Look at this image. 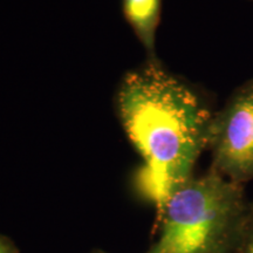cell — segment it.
Returning a JSON list of instances; mask_svg holds the SVG:
<instances>
[{
    "mask_svg": "<svg viewBox=\"0 0 253 253\" xmlns=\"http://www.w3.org/2000/svg\"><path fill=\"white\" fill-rule=\"evenodd\" d=\"M208 149L211 169L238 184L253 181V79L237 87L213 114Z\"/></svg>",
    "mask_w": 253,
    "mask_h": 253,
    "instance_id": "obj_3",
    "label": "cell"
},
{
    "mask_svg": "<svg viewBox=\"0 0 253 253\" xmlns=\"http://www.w3.org/2000/svg\"><path fill=\"white\" fill-rule=\"evenodd\" d=\"M89 253H108V252H104V251H102V250H93V251Z\"/></svg>",
    "mask_w": 253,
    "mask_h": 253,
    "instance_id": "obj_7",
    "label": "cell"
},
{
    "mask_svg": "<svg viewBox=\"0 0 253 253\" xmlns=\"http://www.w3.org/2000/svg\"><path fill=\"white\" fill-rule=\"evenodd\" d=\"M248 205L244 185L209 168L168 197L147 253H236Z\"/></svg>",
    "mask_w": 253,
    "mask_h": 253,
    "instance_id": "obj_2",
    "label": "cell"
},
{
    "mask_svg": "<svg viewBox=\"0 0 253 253\" xmlns=\"http://www.w3.org/2000/svg\"><path fill=\"white\" fill-rule=\"evenodd\" d=\"M0 253H20V250L8 236L0 233Z\"/></svg>",
    "mask_w": 253,
    "mask_h": 253,
    "instance_id": "obj_6",
    "label": "cell"
},
{
    "mask_svg": "<svg viewBox=\"0 0 253 253\" xmlns=\"http://www.w3.org/2000/svg\"><path fill=\"white\" fill-rule=\"evenodd\" d=\"M236 253H253V201L249 202L242 236Z\"/></svg>",
    "mask_w": 253,
    "mask_h": 253,
    "instance_id": "obj_5",
    "label": "cell"
},
{
    "mask_svg": "<svg viewBox=\"0 0 253 253\" xmlns=\"http://www.w3.org/2000/svg\"><path fill=\"white\" fill-rule=\"evenodd\" d=\"M121 7L126 20L148 50L151 61H157L155 38L162 14V0H121Z\"/></svg>",
    "mask_w": 253,
    "mask_h": 253,
    "instance_id": "obj_4",
    "label": "cell"
},
{
    "mask_svg": "<svg viewBox=\"0 0 253 253\" xmlns=\"http://www.w3.org/2000/svg\"><path fill=\"white\" fill-rule=\"evenodd\" d=\"M119 114L142 166L135 177L138 194L156 211L194 176L213 113L194 88L158 61L131 72L119 90Z\"/></svg>",
    "mask_w": 253,
    "mask_h": 253,
    "instance_id": "obj_1",
    "label": "cell"
}]
</instances>
